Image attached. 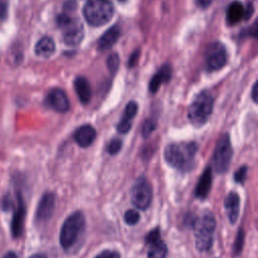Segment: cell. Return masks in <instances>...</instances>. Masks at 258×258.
<instances>
[{
    "label": "cell",
    "instance_id": "21",
    "mask_svg": "<svg viewBox=\"0 0 258 258\" xmlns=\"http://www.w3.org/2000/svg\"><path fill=\"white\" fill-rule=\"evenodd\" d=\"M74 87L80 102L83 104H88L92 96V91L88 80L85 77H77L74 81Z\"/></svg>",
    "mask_w": 258,
    "mask_h": 258
},
{
    "label": "cell",
    "instance_id": "11",
    "mask_svg": "<svg viewBox=\"0 0 258 258\" xmlns=\"http://www.w3.org/2000/svg\"><path fill=\"white\" fill-rule=\"evenodd\" d=\"M45 103L58 113H66L70 109V101L66 92L59 88L51 89L45 98Z\"/></svg>",
    "mask_w": 258,
    "mask_h": 258
},
{
    "label": "cell",
    "instance_id": "30",
    "mask_svg": "<svg viewBox=\"0 0 258 258\" xmlns=\"http://www.w3.org/2000/svg\"><path fill=\"white\" fill-rule=\"evenodd\" d=\"M8 14V0H0V20L7 17Z\"/></svg>",
    "mask_w": 258,
    "mask_h": 258
},
{
    "label": "cell",
    "instance_id": "31",
    "mask_svg": "<svg viewBox=\"0 0 258 258\" xmlns=\"http://www.w3.org/2000/svg\"><path fill=\"white\" fill-rule=\"evenodd\" d=\"M138 56H139V51L138 50H135L129 57L128 59V64L129 67H134L135 63L137 62V59H138Z\"/></svg>",
    "mask_w": 258,
    "mask_h": 258
},
{
    "label": "cell",
    "instance_id": "33",
    "mask_svg": "<svg viewBox=\"0 0 258 258\" xmlns=\"http://www.w3.org/2000/svg\"><path fill=\"white\" fill-rule=\"evenodd\" d=\"M3 258H18L17 257V255L14 253V252H7L4 256H3Z\"/></svg>",
    "mask_w": 258,
    "mask_h": 258
},
{
    "label": "cell",
    "instance_id": "34",
    "mask_svg": "<svg viewBox=\"0 0 258 258\" xmlns=\"http://www.w3.org/2000/svg\"><path fill=\"white\" fill-rule=\"evenodd\" d=\"M256 88H257V85L255 83L253 88H252V99H253L254 102H256Z\"/></svg>",
    "mask_w": 258,
    "mask_h": 258
},
{
    "label": "cell",
    "instance_id": "18",
    "mask_svg": "<svg viewBox=\"0 0 258 258\" xmlns=\"http://www.w3.org/2000/svg\"><path fill=\"white\" fill-rule=\"evenodd\" d=\"M211 186H212V168L210 166H208L203 174L201 175L196 189H195V195L197 198L199 199H206L211 190Z\"/></svg>",
    "mask_w": 258,
    "mask_h": 258
},
{
    "label": "cell",
    "instance_id": "26",
    "mask_svg": "<svg viewBox=\"0 0 258 258\" xmlns=\"http://www.w3.org/2000/svg\"><path fill=\"white\" fill-rule=\"evenodd\" d=\"M121 147H122V141L118 138H115L109 142V144L107 146V151L109 152V154L114 155L120 151Z\"/></svg>",
    "mask_w": 258,
    "mask_h": 258
},
{
    "label": "cell",
    "instance_id": "36",
    "mask_svg": "<svg viewBox=\"0 0 258 258\" xmlns=\"http://www.w3.org/2000/svg\"><path fill=\"white\" fill-rule=\"evenodd\" d=\"M119 1H121V2H123V1H126V0H119Z\"/></svg>",
    "mask_w": 258,
    "mask_h": 258
},
{
    "label": "cell",
    "instance_id": "4",
    "mask_svg": "<svg viewBox=\"0 0 258 258\" xmlns=\"http://www.w3.org/2000/svg\"><path fill=\"white\" fill-rule=\"evenodd\" d=\"M196 247L201 252H206L213 245V237L216 228V220L212 212L205 211L192 221Z\"/></svg>",
    "mask_w": 258,
    "mask_h": 258
},
{
    "label": "cell",
    "instance_id": "23",
    "mask_svg": "<svg viewBox=\"0 0 258 258\" xmlns=\"http://www.w3.org/2000/svg\"><path fill=\"white\" fill-rule=\"evenodd\" d=\"M243 245H244V231L241 228V229H239V231L237 233V236H236L235 242H234V246H233V251L236 256H238L242 252Z\"/></svg>",
    "mask_w": 258,
    "mask_h": 258
},
{
    "label": "cell",
    "instance_id": "32",
    "mask_svg": "<svg viewBox=\"0 0 258 258\" xmlns=\"http://www.w3.org/2000/svg\"><path fill=\"white\" fill-rule=\"evenodd\" d=\"M212 1H213V0H196L197 5H198L199 7H201V8H207V7H209V6L211 5Z\"/></svg>",
    "mask_w": 258,
    "mask_h": 258
},
{
    "label": "cell",
    "instance_id": "27",
    "mask_svg": "<svg viewBox=\"0 0 258 258\" xmlns=\"http://www.w3.org/2000/svg\"><path fill=\"white\" fill-rule=\"evenodd\" d=\"M155 127H156V123L153 121V119L145 120V122L143 123V126H142L143 137H148L154 131Z\"/></svg>",
    "mask_w": 258,
    "mask_h": 258
},
{
    "label": "cell",
    "instance_id": "13",
    "mask_svg": "<svg viewBox=\"0 0 258 258\" xmlns=\"http://www.w3.org/2000/svg\"><path fill=\"white\" fill-rule=\"evenodd\" d=\"M55 206V196L52 192H45L36 208L35 218L38 222H46L51 217Z\"/></svg>",
    "mask_w": 258,
    "mask_h": 258
},
{
    "label": "cell",
    "instance_id": "7",
    "mask_svg": "<svg viewBox=\"0 0 258 258\" xmlns=\"http://www.w3.org/2000/svg\"><path fill=\"white\" fill-rule=\"evenodd\" d=\"M232 155L233 149L230 136L228 133H224L218 139L213 154V164L218 173H225L229 169Z\"/></svg>",
    "mask_w": 258,
    "mask_h": 258
},
{
    "label": "cell",
    "instance_id": "6",
    "mask_svg": "<svg viewBox=\"0 0 258 258\" xmlns=\"http://www.w3.org/2000/svg\"><path fill=\"white\" fill-rule=\"evenodd\" d=\"M83 14L90 25L102 26L111 20L114 15V8L109 0H87Z\"/></svg>",
    "mask_w": 258,
    "mask_h": 258
},
{
    "label": "cell",
    "instance_id": "20",
    "mask_svg": "<svg viewBox=\"0 0 258 258\" xmlns=\"http://www.w3.org/2000/svg\"><path fill=\"white\" fill-rule=\"evenodd\" d=\"M171 77V68L169 64H163L159 71L151 78L150 82H149V91L150 93L154 94L159 87L164 84L167 83L170 80Z\"/></svg>",
    "mask_w": 258,
    "mask_h": 258
},
{
    "label": "cell",
    "instance_id": "12",
    "mask_svg": "<svg viewBox=\"0 0 258 258\" xmlns=\"http://www.w3.org/2000/svg\"><path fill=\"white\" fill-rule=\"evenodd\" d=\"M251 5L247 8L240 1L232 2L226 12V20L229 25H235L239 23L242 19H247L251 16Z\"/></svg>",
    "mask_w": 258,
    "mask_h": 258
},
{
    "label": "cell",
    "instance_id": "1",
    "mask_svg": "<svg viewBox=\"0 0 258 258\" xmlns=\"http://www.w3.org/2000/svg\"><path fill=\"white\" fill-rule=\"evenodd\" d=\"M76 3H66L64 10L57 16V25L62 32V40L69 46H77L84 38V27L80 18L75 14L73 8Z\"/></svg>",
    "mask_w": 258,
    "mask_h": 258
},
{
    "label": "cell",
    "instance_id": "5",
    "mask_svg": "<svg viewBox=\"0 0 258 258\" xmlns=\"http://www.w3.org/2000/svg\"><path fill=\"white\" fill-rule=\"evenodd\" d=\"M214 107V97L209 91L200 92L190 103L187 110V118L191 125L196 127H201L205 125Z\"/></svg>",
    "mask_w": 258,
    "mask_h": 258
},
{
    "label": "cell",
    "instance_id": "24",
    "mask_svg": "<svg viewBox=\"0 0 258 258\" xmlns=\"http://www.w3.org/2000/svg\"><path fill=\"white\" fill-rule=\"evenodd\" d=\"M119 67V55L117 53H112L107 58V68L111 74H115Z\"/></svg>",
    "mask_w": 258,
    "mask_h": 258
},
{
    "label": "cell",
    "instance_id": "19",
    "mask_svg": "<svg viewBox=\"0 0 258 258\" xmlns=\"http://www.w3.org/2000/svg\"><path fill=\"white\" fill-rule=\"evenodd\" d=\"M119 36H120V28L118 27V25H114L110 27L97 41L98 49L103 51L111 48L116 43Z\"/></svg>",
    "mask_w": 258,
    "mask_h": 258
},
{
    "label": "cell",
    "instance_id": "25",
    "mask_svg": "<svg viewBox=\"0 0 258 258\" xmlns=\"http://www.w3.org/2000/svg\"><path fill=\"white\" fill-rule=\"evenodd\" d=\"M124 221L126 222V224H128L130 226L137 224L139 221L138 212L135 210H128L124 215Z\"/></svg>",
    "mask_w": 258,
    "mask_h": 258
},
{
    "label": "cell",
    "instance_id": "16",
    "mask_svg": "<svg viewBox=\"0 0 258 258\" xmlns=\"http://www.w3.org/2000/svg\"><path fill=\"white\" fill-rule=\"evenodd\" d=\"M96 135H97V133H96L95 128L89 124H86V125L79 127L75 131L74 139L78 143L79 146L86 148L94 142Z\"/></svg>",
    "mask_w": 258,
    "mask_h": 258
},
{
    "label": "cell",
    "instance_id": "15",
    "mask_svg": "<svg viewBox=\"0 0 258 258\" xmlns=\"http://www.w3.org/2000/svg\"><path fill=\"white\" fill-rule=\"evenodd\" d=\"M225 210L231 224H235L240 213V197L235 191H230L225 198Z\"/></svg>",
    "mask_w": 258,
    "mask_h": 258
},
{
    "label": "cell",
    "instance_id": "2",
    "mask_svg": "<svg viewBox=\"0 0 258 258\" xmlns=\"http://www.w3.org/2000/svg\"><path fill=\"white\" fill-rule=\"evenodd\" d=\"M198 144L196 142H180L172 143L164 149V159L175 169L187 171L192 168Z\"/></svg>",
    "mask_w": 258,
    "mask_h": 258
},
{
    "label": "cell",
    "instance_id": "17",
    "mask_svg": "<svg viewBox=\"0 0 258 258\" xmlns=\"http://www.w3.org/2000/svg\"><path fill=\"white\" fill-rule=\"evenodd\" d=\"M137 110H138V106L134 101H131L126 105L125 110L122 115V118L117 125V130L119 133L126 134L131 129L132 120H133L134 116L136 115Z\"/></svg>",
    "mask_w": 258,
    "mask_h": 258
},
{
    "label": "cell",
    "instance_id": "8",
    "mask_svg": "<svg viewBox=\"0 0 258 258\" xmlns=\"http://www.w3.org/2000/svg\"><path fill=\"white\" fill-rule=\"evenodd\" d=\"M227 62V50L222 42L215 41L208 45L205 53V67L209 72L222 69Z\"/></svg>",
    "mask_w": 258,
    "mask_h": 258
},
{
    "label": "cell",
    "instance_id": "35",
    "mask_svg": "<svg viewBox=\"0 0 258 258\" xmlns=\"http://www.w3.org/2000/svg\"><path fill=\"white\" fill-rule=\"evenodd\" d=\"M29 258H46V256L42 255V254H35V255H32L31 257Z\"/></svg>",
    "mask_w": 258,
    "mask_h": 258
},
{
    "label": "cell",
    "instance_id": "28",
    "mask_svg": "<svg viewBox=\"0 0 258 258\" xmlns=\"http://www.w3.org/2000/svg\"><path fill=\"white\" fill-rule=\"evenodd\" d=\"M247 174V166H241L237 169V171L234 174V179L238 183H243Z\"/></svg>",
    "mask_w": 258,
    "mask_h": 258
},
{
    "label": "cell",
    "instance_id": "10",
    "mask_svg": "<svg viewBox=\"0 0 258 258\" xmlns=\"http://www.w3.org/2000/svg\"><path fill=\"white\" fill-rule=\"evenodd\" d=\"M145 241L149 247L147 252L148 258H165L167 247L160 238V232L158 228L151 230L147 234Z\"/></svg>",
    "mask_w": 258,
    "mask_h": 258
},
{
    "label": "cell",
    "instance_id": "29",
    "mask_svg": "<svg viewBox=\"0 0 258 258\" xmlns=\"http://www.w3.org/2000/svg\"><path fill=\"white\" fill-rule=\"evenodd\" d=\"M95 258H120V255L118 252L113 250H103L100 252Z\"/></svg>",
    "mask_w": 258,
    "mask_h": 258
},
{
    "label": "cell",
    "instance_id": "14",
    "mask_svg": "<svg viewBox=\"0 0 258 258\" xmlns=\"http://www.w3.org/2000/svg\"><path fill=\"white\" fill-rule=\"evenodd\" d=\"M24 218H25V205L22 200L21 195H17V207L14 211L12 222H11V233L14 238L21 236L23 232V225H24Z\"/></svg>",
    "mask_w": 258,
    "mask_h": 258
},
{
    "label": "cell",
    "instance_id": "22",
    "mask_svg": "<svg viewBox=\"0 0 258 258\" xmlns=\"http://www.w3.org/2000/svg\"><path fill=\"white\" fill-rule=\"evenodd\" d=\"M55 51V44L51 37L43 36L35 44L34 52L37 56L47 58L51 56Z\"/></svg>",
    "mask_w": 258,
    "mask_h": 258
},
{
    "label": "cell",
    "instance_id": "3",
    "mask_svg": "<svg viewBox=\"0 0 258 258\" xmlns=\"http://www.w3.org/2000/svg\"><path fill=\"white\" fill-rule=\"evenodd\" d=\"M85 227L86 220L81 211L74 212L66 219L59 233V243L64 251L73 252V250L80 246L85 233Z\"/></svg>",
    "mask_w": 258,
    "mask_h": 258
},
{
    "label": "cell",
    "instance_id": "9",
    "mask_svg": "<svg viewBox=\"0 0 258 258\" xmlns=\"http://www.w3.org/2000/svg\"><path fill=\"white\" fill-rule=\"evenodd\" d=\"M152 201V189L145 178H139L131 189V202L139 210H146Z\"/></svg>",
    "mask_w": 258,
    "mask_h": 258
}]
</instances>
